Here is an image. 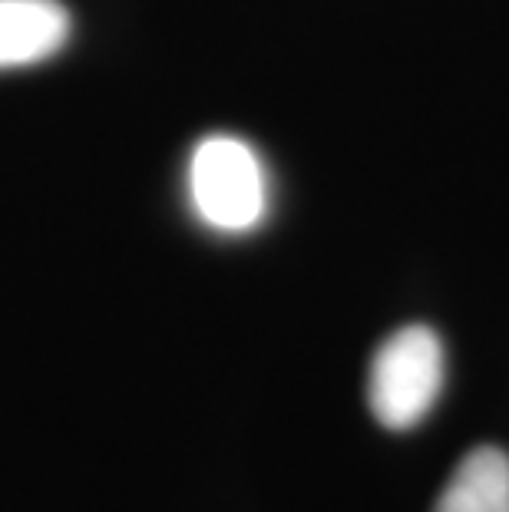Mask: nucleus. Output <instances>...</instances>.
<instances>
[{
	"instance_id": "20e7f679",
	"label": "nucleus",
	"mask_w": 509,
	"mask_h": 512,
	"mask_svg": "<svg viewBox=\"0 0 509 512\" xmlns=\"http://www.w3.org/2000/svg\"><path fill=\"white\" fill-rule=\"evenodd\" d=\"M433 512H509V456L496 446L470 450Z\"/></svg>"
},
{
	"instance_id": "f257e3e1",
	"label": "nucleus",
	"mask_w": 509,
	"mask_h": 512,
	"mask_svg": "<svg viewBox=\"0 0 509 512\" xmlns=\"http://www.w3.org/2000/svg\"><path fill=\"white\" fill-rule=\"evenodd\" d=\"M189 199L209 228L252 232L268 209V179L258 152L238 136H205L189 159Z\"/></svg>"
},
{
	"instance_id": "f03ea898",
	"label": "nucleus",
	"mask_w": 509,
	"mask_h": 512,
	"mask_svg": "<svg viewBox=\"0 0 509 512\" xmlns=\"http://www.w3.org/2000/svg\"><path fill=\"white\" fill-rule=\"evenodd\" d=\"M447 354L437 331L410 324L377 347L367 374V403L387 430H410L440 400Z\"/></svg>"
},
{
	"instance_id": "7ed1b4c3",
	"label": "nucleus",
	"mask_w": 509,
	"mask_h": 512,
	"mask_svg": "<svg viewBox=\"0 0 509 512\" xmlns=\"http://www.w3.org/2000/svg\"><path fill=\"white\" fill-rule=\"evenodd\" d=\"M70 27L60 0H0V70L50 60L70 40Z\"/></svg>"
}]
</instances>
